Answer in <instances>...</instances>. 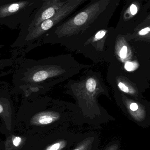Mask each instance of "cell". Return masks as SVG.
I'll return each instance as SVG.
<instances>
[{
	"mask_svg": "<svg viewBox=\"0 0 150 150\" xmlns=\"http://www.w3.org/2000/svg\"><path fill=\"white\" fill-rule=\"evenodd\" d=\"M42 0H18L0 3V24L11 30L23 25L33 11L40 5Z\"/></svg>",
	"mask_w": 150,
	"mask_h": 150,
	"instance_id": "obj_1",
	"label": "cell"
},
{
	"mask_svg": "<svg viewBox=\"0 0 150 150\" xmlns=\"http://www.w3.org/2000/svg\"><path fill=\"white\" fill-rule=\"evenodd\" d=\"M88 0H67L53 16L44 21L28 33L23 39L15 41L11 47H22L38 38L44 32L51 30L64 21L78 10L79 7Z\"/></svg>",
	"mask_w": 150,
	"mask_h": 150,
	"instance_id": "obj_2",
	"label": "cell"
},
{
	"mask_svg": "<svg viewBox=\"0 0 150 150\" xmlns=\"http://www.w3.org/2000/svg\"><path fill=\"white\" fill-rule=\"evenodd\" d=\"M67 1L42 0L40 5L33 11L28 20L21 25L20 33L15 41L20 40L42 22L53 16Z\"/></svg>",
	"mask_w": 150,
	"mask_h": 150,
	"instance_id": "obj_3",
	"label": "cell"
},
{
	"mask_svg": "<svg viewBox=\"0 0 150 150\" xmlns=\"http://www.w3.org/2000/svg\"><path fill=\"white\" fill-rule=\"evenodd\" d=\"M0 132L5 136L14 133L16 113L10 93L7 89L0 91Z\"/></svg>",
	"mask_w": 150,
	"mask_h": 150,
	"instance_id": "obj_4",
	"label": "cell"
},
{
	"mask_svg": "<svg viewBox=\"0 0 150 150\" xmlns=\"http://www.w3.org/2000/svg\"><path fill=\"white\" fill-rule=\"evenodd\" d=\"M149 8L143 0H126L119 18V25L139 23L149 14Z\"/></svg>",
	"mask_w": 150,
	"mask_h": 150,
	"instance_id": "obj_5",
	"label": "cell"
},
{
	"mask_svg": "<svg viewBox=\"0 0 150 150\" xmlns=\"http://www.w3.org/2000/svg\"><path fill=\"white\" fill-rule=\"evenodd\" d=\"M28 138L25 135L10 134L0 142V150H24Z\"/></svg>",
	"mask_w": 150,
	"mask_h": 150,
	"instance_id": "obj_6",
	"label": "cell"
},
{
	"mask_svg": "<svg viewBox=\"0 0 150 150\" xmlns=\"http://www.w3.org/2000/svg\"><path fill=\"white\" fill-rule=\"evenodd\" d=\"M96 137H88L80 143L74 150H97L98 143Z\"/></svg>",
	"mask_w": 150,
	"mask_h": 150,
	"instance_id": "obj_7",
	"label": "cell"
},
{
	"mask_svg": "<svg viewBox=\"0 0 150 150\" xmlns=\"http://www.w3.org/2000/svg\"><path fill=\"white\" fill-rule=\"evenodd\" d=\"M16 55L14 54L13 57L9 59H0V72L5 68L10 67L14 64V61L16 60Z\"/></svg>",
	"mask_w": 150,
	"mask_h": 150,
	"instance_id": "obj_8",
	"label": "cell"
},
{
	"mask_svg": "<svg viewBox=\"0 0 150 150\" xmlns=\"http://www.w3.org/2000/svg\"><path fill=\"white\" fill-rule=\"evenodd\" d=\"M67 144V142L64 140L59 141L48 146L44 150H61L66 147Z\"/></svg>",
	"mask_w": 150,
	"mask_h": 150,
	"instance_id": "obj_9",
	"label": "cell"
},
{
	"mask_svg": "<svg viewBox=\"0 0 150 150\" xmlns=\"http://www.w3.org/2000/svg\"><path fill=\"white\" fill-rule=\"evenodd\" d=\"M96 87V82L95 79L90 78L87 80L86 83V88L88 91L93 92Z\"/></svg>",
	"mask_w": 150,
	"mask_h": 150,
	"instance_id": "obj_10",
	"label": "cell"
},
{
	"mask_svg": "<svg viewBox=\"0 0 150 150\" xmlns=\"http://www.w3.org/2000/svg\"><path fill=\"white\" fill-rule=\"evenodd\" d=\"M107 32V31H106L105 29H101L96 33L95 36H94V38L96 39H101L105 37V35L106 34Z\"/></svg>",
	"mask_w": 150,
	"mask_h": 150,
	"instance_id": "obj_11",
	"label": "cell"
},
{
	"mask_svg": "<svg viewBox=\"0 0 150 150\" xmlns=\"http://www.w3.org/2000/svg\"><path fill=\"white\" fill-rule=\"evenodd\" d=\"M150 25V12L147 15L145 19L138 26H145V25Z\"/></svg>",
	"mask_w": 150,
	"mask_h": 150,
	"instance_id": "obj_12",
	"label": "cell"
},
{
	"mask_svg": "<svg viewBox=\"0 0 150 150\" xmlns=\"http://www.w3.org/2000/svg\"><path fill=\"white\" fill-rule=\"evenodd\" d=\"M125 68L127 71H131L134 70L135 67L133 62H127L125 64Z\"/></svg>",
	"mask_w": 150,
	"mask_h": 150,
	"instance_id": "obj_13",
	"label": "cell"
},
{
	"mask_svg": "<svg viewBox=\"0 0 150 150\" xmlns=\"http://www.w3.org/2000/svg\"><path fill=\"white\" fill-rule=\"evenodd\" d=\"M127 48L126 46H124L122 48L120 52V56L121 59H124L127 56Z\"/></svg>",
	"mask_w": 150,
	"mask_h": 150,
	"instance_id": "obj_14",
	"label": "cell"
},
{
	"mask_svg": "<svg viewBox=\"0 0 150 150\" xmlns=\"http://www.w3.org/2000/svg\"><path fill=\"white\" fill-rule=\"evenodd\" d=\"M118 86H119V87L120 89L122 91L124 92L128 93L129 92L128 87L126 85L123 83L120 82L119 84H118Z\"/></svg>",
	"mask_w": 150,
	"mask_h": 150,
	"instance_id": "obj_15",
	"label": "cell"
},
{
	"mask_svg": "<svg viewBox=\"0 0 150 150\" xmlns=\"http://www.w3.org/2000/svg\"><path fill=\"white\" fill-rule=\"evenodd\" d=\"M130 107V109L133 111H136L138 108V105L135 103H132V104L130 105V107Z\"/></svg>",
	"mask_w": 150,
	"mask_h": 150,
	"instance_id": "obj_16",
	"label": "cell"
},
{
	"mask_svg": "<svg viewBox=\"0 0 150 150\" xmlns=\"http://www.w3.org/2000/svg\"><path fill=\"white\" fill-rule=\"evenodd\" d=\"M16 1H18V0H0V3L11 2Z\"/></svg>",
	"mask_w": 150,
	"mask_h": 150,
	"instance_id": "obj_17",
	"label": "cell"
},
{
	"mask_svg": "<svg viewBox=\"0 0 150 150\" xmlns=\"http://www.w3.org/2000/svg\"><path fill=\"white\" fill-rule=\"evenodd\" d=\"M147 4L149 7H150V0H149L147 2Z\"/></svg>",
	"mask_w": 150,
	"mask_h": 150,
	"instance_id": "obj_18",
	"label": "cell"
},
{
	"mask_svg": "<svg viewBox=\"0 0 150 150\" xmlns=\"http://www.w3.org/2000/svg\"><path fill=\"white\" fill-rule=\"evenodd\" d=\"M4 47V45H1V44H0V50H1L2 48H3Z\"/></svg>",
	"mask_w": 150,
	"mask_h": 150,
	"instance_id": "obj_19",
	"label": "cell"
}]
</instances>
